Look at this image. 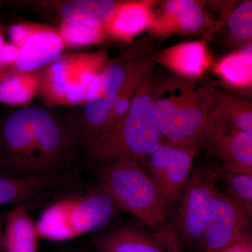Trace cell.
<instances>
[{"instance_id":"obj_1","label":"cell","mask_w":252,"mask_h":252,"mask_svg":"<svg viewBox=\"0 0 252 252\" xmlns=\"http://www.w3.org/2000/svg\"><path fill=\"white\" fill-rule=\"evenodd\" d=\"M80 146L65 114L31 106L0 119V172L52 177L77 171Z\"/></svg>"},{"instance_id":"obj_2","label":"cell","mask_w":252,"mask_h":252,"mask_svg":"<svg viewBox=\"0 0 252 252\" xmlns=\"http://www.w3.org/2000/svg\"><path fill=\"white\" fill-rule=\"evenodd\" d=\"M97 184L112 197L119 208L129 212L140 223L165 238L167 252H182L180 243L167 223V207L152 177L141 164L123 158L94 163Z\"/></svg>"},{"instance_id":"obj_3","label":"cell","mask_w":252,"mask_h":252,"mask_svg":"<svg viewBox=\"0 0 252 252\" xmlns=\"http://www.w3.org/2000/svg\"><path fill=\"white\" fill-rule=\"evenodd\" d=\"M152 71L141 83L124 117L81 148L90 161L103 164L127 158L142 165L161 144L154 117Z\"/></svg>"},{"instance_id":"obj_4","label":"cell","mask_w":252,"mask_h":252,"mask_svg":"<svg viewBox=\"0 0 252 252\" xmlns=\"http://www.w3.org/2000/svg\"><path fill=\"white\" fill-rule=\"evenodd\" d=\"M153 112L163 143L176 145H199L210 119L200 86L177 75L155 82Z\"/></svg>"},{"instance_id":"obj_5","label":"cell","mask_w":252,"mask_h":252,"mask_svg":"<svg viewBox=\"0 0 252 252\" xmlns=\"http://www.w3.org/2000/svg\"><path fill=\"white\" fill-rule=\"evenodd\" d=\"M120 210L97 184L51 200L36 222L39 238L65 241L108 227Z\"/></svg>"},{"instance_id":"obj_6","label":"cell","mask_w":252,"mask_h":252,"mask_svg":"<svg viewBox=\"0 0 252 252\" xmlns=\"http://www.w3.org/2000/svg\"><path fill=\"white\" fill-rule=\"evenodd\" d=\"M135 58L130 53L109 63L94 79L86 103L65 114L81 149L104 130Z\"/></svg>"},{"instance_id":"obj_7","label":"cell","mask_w":252,"mask_h":252,"mask_svg":"<svg viewBox=\"0 0 252 252\" xmlns=\"http://www.w3.org/2000/svg\"><path fill=\"white\" fill-rule=\"evenodd\" d=\"M217 180L211 168L191 174L181 195L176 234L180 243L200 251L203 244Z\"/></svg>"},{"instance_id":"obj_8","label":"cell","mask_w":252,"mask_h":252,"mask_svg":"<svg viewBox=\"0 0 252 252\" xmlns=\"http://www.w3.org/2000/svg\"><path fill=\"white\" fill-rule=\"evenodd\" d=\"M198 147L162 142L142 165L157 186L167 208L180 198L191 175Z\"/></svg>"},{"instance_id":"obj_9","label":"cell","mask_w":252,"mask_h":252,"mask_svg":"<svg viewBox=\"0 0 252 252\" xmlns=\"http://www.w3.org/2000/svg\"><path fill=\"white\" fill-rule=\"evenodd\" d=\"M241 204L216 189L200 252H219L250 234V219Z\"/></svg>"},{"instance_id":"obj_10","label":"cell","mask_w":252,"mask_h":252,"mask_svg":"<svg viewBox=\"0 0 252 252\" xmlns=\"http://www.w3.org/2000/svg\"><path fill=\"white\" fill-rule=\"evenodd\" d=\"M200 143L233 171L252 172V135L210 113L208 126Z\"/></svg>"},{"instance_id":"obj_11","label":"cell","mask_w":252,"mask_h":252,"mask_svg":"<svg viewBox=\"0 0 252 252\" xmlns=\"http://www.w3.org/2000/svg\"><path fill=\"white\" fill-rule=\"evenodd\" d=\"M120 1L112 0L25 1L26 5L46 20L63 23L105 26L115 14Z\"/></svg>"},{"instance_id":"obj_12","label":"cell","mask_w":252,"mask_h":252,"mask_svg":"<svg viewBox=\"0 0 252 252\" xmlns=\"http://www.w3.org/2000/svg\"><path fill=\"white\" fill-rule=\"evenodd\" d=\"M201 1L169 0L154 12L149 28L152 35L198 34L213 25Z\"/></svg>"},{"instance_id":"obj_13","label":"cell","mask_w":252,"mask_h":252,"mask_svg":"<svg viewBox=\"0 0 252 252\" xmlns=\"http://www.w3.org/2000/svg\"><path fill=\"white\" fill-rule=\"evenodd\" d=\"M129 221L106 228L91 236L89 245L96 252H167L160 233Z\"/></svg>"},{"instance_id":"obj_14","label":"cell","mask_w":252,"mask_h":252,"mask_svg":"<svg viewBox=\"0 0 252 252\" xmlns=\"http://www.w3.org/2000/svg\"><path fill=\"white\" fill-rule=\"evenodd\" d=\"M152 60L185 79L200 77L211 63L205 41L176 44L162 50Z\"/></svg>"},{"instance_id":"obj_15","label":"cell","mask_w":252,"mask_h":252,"mask_svg":"<svg viewBox=\"0 0 252 252\" xmlns=\"http://www.w3.org/2000/svg\"><path fill=\"white\" fill-rule=\"evenodd\" d=\"M200 88L212 115L252 135V105L250 101L213 86Z\"/></svg>"},{"instance_id":"obj_16","label":"cell","mask_w":252,"mask_h":252,"mask_svg":"<svg viewBox=\"0 0 252 252\" xmlns=\"http://www.w3.org/2000/svg\"><path fill=\"white\" fill-rule=\"evenodd\" d=\"M64 41L58 33L42 31L34 33L20 48L14 61L16 72H32L59 59Z\"/></svg>"},{"instance_id":"obj_17","label":"cell","mask_w":252,"mask_h":252,"mask_svg":"<svg viewBox=\"0 0 252 252\" xmlns=\"http://www.w3.org/2000/svg\"><path fill=\"white\" fill-rule=\"evenodd\" d=\"M159 1H120L115 14L105 26L106 30L118 39L130 40L149 29L153 21V8Z\"/></svg>"},{"instance_id":"obj_18","label":"cell","mask_w":252,"mask_h":252,"mask_svg":"<svg viewBox=\"0 0 252 252\" xmlns=\"http://www.w3.org/2000/svg\"><path fill=\"white\" fill-rule=\"evenodd\" d=\"M39 239L28 207L23 204L13 206L5 217L3 252H36Z\"/></svg>"},{"instance_id":"obj_19","label":"cell","mask_w":252,"mask_h":252,"mask_svg":"<svg viewBox=\"0 0 252 252\" xmlns=\"http://www.w3.org/2000/svg\"><path fill=\"white\" fill-rule=\"evenodd\" d=\"M153 60L149 58H135L122 89L115 99L107 125L102 132L112 127L128 110L136 91L141 83L148 73L153 69Z\"/></svg>"},{"instance_id":"obj_20","label":"cell","mask_w":252,"mask_h":252,"mask_svg":"<svg viewBox=\"0 0 252 252\" xmlns=\"http://www.w3.org/2000/svg\"><path fill=\"white\" fill-rule=\"evenodd\" d=\"M39 82V77L31 72H1L0 102L13 105L26 103L35 94Z\"/></svg>"},{"instance_id":"obj_21","label":"cell","mask_w":252,"mask_h":252,"mask_svg":"<svg viewBox=\"0 0 252 252\" xmlns=\"http://www.w3.org/2000/svg\"><path fill=\"white\" fill-rule=\"evenodd\" d=\"M252 44L220 60L215 72L230 85L250 87L252 84Z\"/></svg>"},{"instance_id":"obj_22","label":"cell","mask_w":252,"mask_h":252,"mask_svg":"<svg viewBox=\"0 0 252 252\" xmlns=\"http://www.w3.org/2000/svg\"><path fill=\"white\" fill-rule=\"evenodd\" d=\"M217 180L225 183V190L232 198L241 204L249 216L252 215V172L233 171L220 164L211 168Z\"/></svg>"},{"instance_id":"obj_23","label":"cell","mask_w":252,"mask_h":252,"mask_svg":"<svg viewBox=\"0 0 252 252\" xmlns=\"http://www.w3.org/2000/svg\"><path fill=\"white\" fill-rule=\"evenodd\" d=\"M225 26L230 43L244 47L252 44V1H243L230 11Z\"/></svg>"},{"instance_id":"obj_24","label":"cell","mask_w":252,"mask_h":252,"mask_svg":"<svg viewBox=\"0 0 252 252\" xmlns=\"http://www.w3.org/2000/svg\"><path fill=\"white\" fill-rule=\"evenodd\" d=\"M105 26H91L79 23H63L60 36L67 44L82 45L102 40Z\"/></svg>"},{"instance_id":"obj_25","label":"cell","mask_w":252,"mask_h":252,"mask_svg":"<svg viewBox=\"0 0 252 252\" xmlns=\"http://www.w3.org/2000/svg\"><path fill=\"white\" fill-rule=\"evenodd\" d=\"M219 252H252L251 233Z\"/></svg>"},{"instance_id":"obj_26","label":"cell","mask_w":252,"mask_h":252,"mask_svg":"<svg viewBox=\"0 0 252 252\" xmlns=\"http://www.w3.org/2000/svg\"><path fill=\"white\" fill-rule=\"evenodd\" d=\"M10 35L15 44L21 46V47L25 41L30 37V31L25 26H15L11 28Z\"/></svg>"},{"instance_id":"obj_27","label":"cell","mask_w":252,"mask_h":252,"mask_svg":"<svg viewBox=\"0 0 252 252\" xmlns=\"http://www.w3.org/2000/svg\"><path fill=\"white\" fill-rule=\"evenodd\" d=\"M5 42L4 37H3L1 32L0 31V74L1 73V70L5 67L6 64L3 60V55H4Z\"/></svg>"},{"instance_id":"obj_28","label":"cell","mask_w":252,"mask_h":252,"mask_svg":"<svg viewBox=\"0 0 252 252\" xmlns=\"http://www.w3.org/2000/svg\"><path fill=\"white\" fill-rule=\"evenodd\" d=\"M5 217H6V215L0 213V252H4L2 248V235L5 223Z\"/></svg>"},{"instance_id":"obj_29","label":"cell","mask_w":252,"mask_h":252,"mask_svg":"<svg viewBox=\"0 0 252 252\" xmlns=\"http://www.w3.org/2000/svg\"><path fill=\"white\" fill-rule=\"evenodd\" d=\"M63 252H85V251H82V250H76V249H74V250H68L67 251H64Z\"/></svg>"},{"instance_id":"obj_30","label":"cell","mask_w":252,"mask_h":252,"mask_svg":"<svg viewBox=\"0 0 252 252\" xmlns=\"http://www.w3.org/2000/svg\"><path fill=\"white\" fill-rule=\"evenodd\" d=\"M85 252H86V251H85Z\"/></svg>"}]
</instances>
